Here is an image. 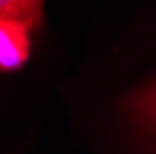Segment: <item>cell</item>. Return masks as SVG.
Wrapping results in <instances>:
<instances>
[{"mask_svg": "<svg viewBox=\"0 0 156 154\" xmlns=\"http://www.w3.org/2000/svg\"><path fill=\"white\" fill-rule=\"evenodd\" d=\"M126 113L140 139L138 143L149 154H156V82L130 95Z\"/></svg>", "mask_w": 156, "mask_h": 154, "instance_id": "6da1fadb", "label": "cell"}, {"mask_svg": "<svg viewBox=\"0 0 156 154\" xmlns=\"http://www.w3.org/2000/svg\"><path fill=\"white\" fill-rule=\"evenodd\" d=\"M32 24L21 19L0 17V69L11 72L21 69L30 58Z\"/></svg>", "mask_w": 156, "mask_h": 154, "instance_id": "7a4b0ae2", "label": "cell"}, {"mask_svg": "<svg viewBox=\"0 0 156 154\" xmlns=\"http://www.w3.org/2000/svg\"><path fill=\"white\" fill-rule=\"evenodd\" d=\"M0 17L21 19L35 28L43 19V0H0Z\"/></svg>", "mask_w": 156, "mask_h": 154, "instance_id": "3957f363", "label": "cell"}]
</instances>
